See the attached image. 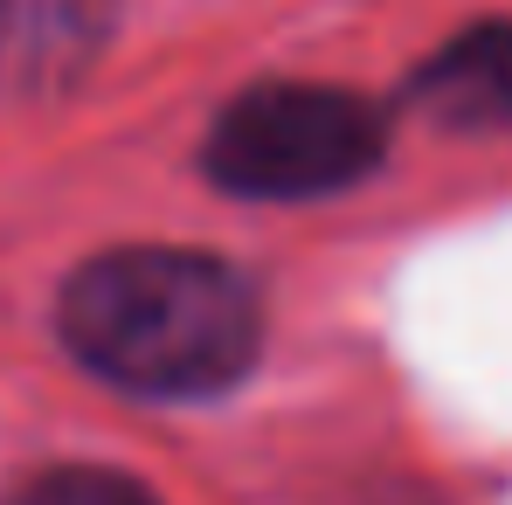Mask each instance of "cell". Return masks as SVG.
<instances>
[{
  "mask_svg": "<svg viewBox=\"0 0 512 505\" xmlns=\"http://www.w3.org/2000/svg\"><path fill=\"white\" fill-rule=\"evenodd\" d=\"M56 326L97 381L153 402H201L256 367L263 305L222 256L132 243L90 256L63 284Z\"/></svg>",
  "mask_w": 512,
  "mask_h": 505,
  "instance_id": "obj_1",
  "label": "cell"
},
{
  "mask_svg": "<svg viewBox=\"0 0 512 505\" xmlns=\"http://www.w3.org/2000/svg\"><path fill=\"white\" fill-rule=\"evenodd\" d=\"M7 505H160L139 478L104 471V464H56L42 478H28Z\"/></svg>",
  "mask_w": 512,
  "mask_h": 505,
  "instance_id": "obj_5",
  "label": "cell"
},
{
  "mask_svg": "<svg viewBox=\"0 0 512 505\" xmlns=\"http://www.w3.org/2000/svg\"><path fill=\"white\" fill-rule=\"evenodd\" d=\"M118 0H0V90H63L104 56Z\"/></svg>",
  "mask_w": 512,
  "mask_h": 505,
  "instance_id": "obj_4",
  "label": "cell"
},
{
  "mask_svg": "<svg viewBox=\"0 0 512 505\" xmlns=\"http://www.w3.org/2000/svg\"><path fill=\"white\" fill-rule=\"evenodd\" d=\"M381 160H388V111L333 84L243 90L201 146L208 180L243 201H319L367 180Z\"/></svg>",
  "mask_w": 512,
  "mask_h": 505,
  "instance_id": "obj_2",
  "label": "cell"
},
{
  "mask_svg": "<svg viewBox=\"0 0 512 505\" xmlns=\"http://www.w3.org/2000/svg\"><path fill=\"white\" fill-rule=\"evenodd\" d=\"M409 111L443 132H506L512 125V21H478L450 35L409 77Z\"/></svg>",
  "mask_w": 512,
  "mask_h": 505,
  "instance_id": "obj_3",
  "label": "cell"
}]
</instances>
